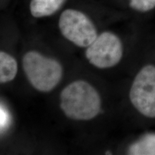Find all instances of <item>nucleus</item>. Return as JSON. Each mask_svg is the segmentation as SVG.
I'll return each instance as SVG.
<instances>
[{"mask_svg":"<svg viewBox=\"0 0 155 155\" xmlns=\"http://www.w3.org/2000/svg\"><path fill=\"white\" fill-rule=\"evenodd\" d=\"M101 106L99 94L86 81L71 83L61 94V107L71 119L87 121L94 119L99 113Z\"/></svg>","mask_w":155,"mask_h":155,"instance_id":"nucleus-1","label":"nucleus"},{"mask_svg":"<svg viewBox=\"0 0 155 155\" xmlns=\"http://www.w3.org/2000/svg\"><path fill=\"white\" fill-rule=\"evenodd\" d=\"M22 64L29 82L39 91H50L62 78L63 68L59 62L36 51L25 54Z\"/></svg>","mask_w":155,"mask_h":155,"instance_id":"nucleus-2","label":"nucleus"},{"mask_svg":"<svg viewBox=\"0 0 155 155\" xmlns=\"http://www.w3.org/2000/svg\"><path fill=\"white\" fill-rule=\"evenodd\" d=\"M59 28L67 40L81 48L88 47L98 37L92 21L84 13L75 9L63 12L59 19Z\"/></svg>","mask_w":155,"mask_h":155,"instance_id":"nucleus-3","label":"nucleus"},{"mask_svg":"<svg viewBox=\"0 0 155 155\" xmlns=\"http://www.w3.org/2000/svg\"><path fill=\"white\" fill-rule=\"evenodd\" d=\"M129 98L139 113L155 118V66L147 65L136 75L131 85Z\"/></svg>","mask_w":155,"mask_h":155,"instance_id":"nucleus-4","label":"nucleus"},{"mask_svg":"<svg viewBox=\"0 0 155 155\" xmlns=\"http://www.w3.org/2000/svg\"><path fill=\"white\" fill-rule=\"evenodd\" d=\"M123 55V46L116 35L104 32L88 46L86 56L89 63L98 68L105 69L117 65Z\"/></svg>","mask_w":155,"mask_h":155,"instance_id":"nucleus-5","label":"nucleus"},{"mask_svg":"<svg viewBox=\"0 0 155 155\" xmlns=\"http://www.w3.org/2000/svg\"><path fill=\"white\" fill-rule=\"evenodd\" d=\"M65 0H31V15L36 18L53 15L63 5Z\"/></svg>","mask_w":155,"mask_h":155,"instance_id":"nucleus-6","label":"nucleus"},{"mask_svg":"<svg viewBox=\"0 0 155 155\" xmlns=\"http://www.w3.org/2000/svg\"><path fill=\"white\" fill-rule=\"evenodd\" d=\"M128 152L131 155H155V133L143 135L129 147Z\"/></svg>","mask_w":155,"mask_h":155,"instance_id":"nucleus-7","label":"nucleus"},{"mask_svg":"<svg viewBox=\"0 0 155 155\" xmlns=\"http://www.w3.org/2000/svg\"><path fill=\"white\" fill-rule=\"evenodd\" d=\"M16 60L9 54L0 51V83L12 81L17 73Z\"/></svg>","mask_w":155,"mask_h":155,"instance_id":"nucleus-8","label":"nucleus"},{"mask_svg":"<svg viewBox=\"0 0 155 155\" xmlns=\"http://www.w3.org/2000/svg\"><path fill=\"white\" fill-rule=\"evenodd\" d=\"M129 5L134 10L147 12L155 7V0H129Z\"/></svg>","mask_w":155,"mask_h":155,"instance_id":"nucleus-9","label":"nucleus"},{"mask_svg":"<svg viewBox=\"0 0 155 155\" xmlns=\"http://www.w3.org/2000/svg\"><path fill=\"white\" fill-rule=\"evenodd\" d=\"M9 117L7 111L0 106V129H3L9 124Z\"/></svg>","mask_w":155,"mask_h":155,"instance_id":"nucleus-10","label":"nucleus"}]
</instances>
